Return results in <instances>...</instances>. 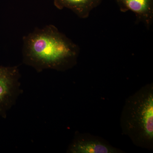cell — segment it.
<instances>
[{
  "label": "cell",
  "mask_w": 153,
  "mask_h": 153,
  "mask_svg": "<svg viewBox=\"0 0 153 153\" xmlns=\"http://www.w3.org/2000/svg\"><path fill=\"white\" fill-rule=\"evenodd\" d=\"M68 152L72 153H117L121 151L100 139L91 136L82 135L70 145Z\"/></svg>",
  "instance_id": "cell-5"
},
{
  "label": "cell",
  "mask_w": 153,
  "mask_h": 153,
  "mask_svg": "<svg viewBox=\"0 0 153 153\" xmlns=\"http://www.w3.org/2000/svg\"><path fill=\"white\" fill-rule=\"evenodd\" d=\"M102 0H54L57 8H64L72 11L80 19H87L91 11L98 7Z\"/></svg>",
  "instance_id": "cell-6"
},
{
  "label": "cell",
  "mask_w": 153,
  "mask_h": 153,
  "mask_svg": "<svg viewBox=\"0 0 153 153\" xmlns=\"http://www.w3.org/2000/svg\"><path fill=\"white\" fill-rule=\"evenodd\" d=\"M20 74L17 66H0V116L5 117L20 94Z\"/></svg>",
  "instance_id": "cell-3"
},
{
  "label": "cell",
  "mask_w": 153,
  "mask_h": 153,
  "mask_svg": "<svg viewBox=\"0 0 153 153\" xmlns=\"http://www.w3.org/2000/svg\"><path fill=\"white\" fill-rule=\"evenodd\" d=\"M115 1L121 12H133L137 23L141 22L148 30L151 28L153 22V0Z\"/></svg>",
  "instance_id": "cell-4"
},
{
  "label": "cell",
  "mask_w": 153,
  "mask_h": 153,
  "mask_svg": "<svg viewBox=\"0 0 153 153\" xmlns=\"http://www.w3.org/2000/svg\"><path fill=\"white\" fill-rule=\"evenodd\" d=\"M120 125L123 133L134 144L145 149L153 148V84L145 85L127 98Z\"/></svg>",
  "instance_id": "cell-2"
},
{
  "label": "cell",
  "mask_w": 153,
  "mask_h": 153,
  "mask_svg": "<svg viewBox=\"0 0 153 153\" xmlns=\"http://www.w3.org/2000/svg\"><path fill=\"white\" fill-rule=\"evenodd\" d=\"M23 61L38 72L64 71L76 64L79 46L52 25L36 28L23 38Z\"/></svg>",
  "instance_id": "cell-1"
}]
</instances>
